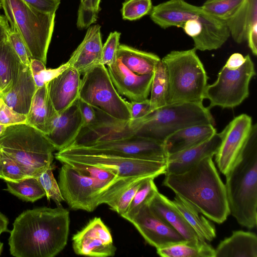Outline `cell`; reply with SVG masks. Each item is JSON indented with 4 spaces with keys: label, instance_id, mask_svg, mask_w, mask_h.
Listing matches in <instances>:
<instances>
[{
    "label": "cell",
    "instance_id": "obj_1",
    "mask_svg": "<svg viewBox=\"0 0 257 257\" xmlns=\"http://www.w3.org/2000/svg\"><path fill=\"white\" fill-rule=\"evenodd\" d=\"M70 213L62 206L23 212L15 220L9 244L16 257H53L67 243Z\"/></svg>",
    "mask_w": 257,
    "mask_h": 257
},
{
    "label": "cell",
    "instance_id": "obj_2",
    "mask_svg": "<svg viewBox=\"0 0 257 257\" xmlns=\"http://www.w3.org/2000/svg\"><path fill=\"white\" fill-rule=\"evenodd\" d=\"M212 158H204L184 173L165 174L162 184L200 213L220 224L226 220L230 210L225 184Z\"/></svg>",
    "mask_w": 257,
    "mask_h": 257
},
{
    "label": "cell",
    "instance_id": "obj_3",
    "mask_svg": "<svg viewBox=\"0 0 257 257\" xmlns=\"http://www.w3.org/2000/svg\"><path fill=\"white\" fill-rule=\"evenodd\" d=\"M230 213L249 229L257 224V125L252 124L241 154L225 175Z\"/></svg>",
    "mask_w": 257,
    "mask_h": 257
},
{
    "label": "cell",
    "instance_id": "obj_4",
    "mask_svg": "<svg viewBox=\"0 0 257 257\" xmlns=\"http://www.w3.org/2000/svg\"><path fill=\"white\" fill-rule=\"evenodd\" d=\"M0 148L28 177L36 178L52 165L56 151L44 133L26 123L7 126L0 136Z\"/></svg>",
    "mask_w": 257,
    "mask_h": 257
},
{
    "label": "cell",
    "instance_id": "obj_5",
    "mask_svg": "<svg viewBox=\"0 0 257 257\" xmlns=\"http://www.w3.org/2000/svg\"><path fill=\"white\" fill-rule=\"evenodd\" d=\"M212 124L214 118L203 103L167 104L140 119L130 121L132 134L163 143L175 132L190 126Z\"/></svg>",
    "mask_w": 257,
    "mask_h": 257
},
{
    "label": "cell",
    "instance_id": "obj_6",
    "mask_svg": "<svg viewBox=\"0 0 257 257\" xmlns=\"http://www.w3.org/2000/svg\"><path fill=\"white\" fill-rule=\"evenodd\" d=\"M196 50H173L161 59L168 76L167 104L203 102L208 77Z\"/></svg>",
    "mask_w": 257,
    "mask_h": 257
},
{
    "label": "cell",
    "instance_id": "obj_7",
    "mask_svg": "<svg viewBox=\"0 0 257 257\" xmlns=\"http://www.w3.org/2000/svg\"><path fill=\"white\" fill-rule=\"evenodd\" d=\"M130 184L125 179L100 181L80 174L67 164H63L59 174L60 189L69 207L89 212L100 204L115 200Z\"/></svg>",
    "mask_w": 257,
    "mask_h": 257
},
{
    "label": "cell",
    "instance_id": "obj_8",
    "mask_svg": "<svg viewBox=\"0 0 257 257\" xmlns=\"http://www.w3.org/2000/svg\"><path fill=\"white\" fill-rule=\"evenodd\" d=\"M2 8L10 27L16 29L22 37L31 59H38L46 64L55 13L40 12L22 0H3Z\"/></svg>",
    "mask_w": 257,
    "mask_h": 257
},
{
    "label": "cell",
    "instance_id": "obj_9",
    "mask_svg": "<svg viewBox=\"0 0 257 257\" xmlns=\"http://www.w3.org/2000/svg\"><path fill=\"white\" fill-rule=\"evenodd\" d=\"M55 158L62 164L76 163L98 167L121 179L155 178L165 174L167 167V161L90 152L71 146L58 151Z\"/></svg>",
    "mask_w": 257,
    "mask_h": 257
},
{
    "label": "cell",
    "instance_id": "obj_10",
    "mask_svg": "<svg viewBox=\"0 0 257 257\" xmlns=\"http://www.w3.org/2000/svg\"><path fill=\"white\" fill-rule=\"evenodd\" d=\"M83 74L79 98L112 118L131 120L128 101L116 91L105 66L97 65Z\"/></svg>",
    "mask_w": 257,
    "mask_h": 257
},
{
    "label": "cell",
    "instance_id": "obj_11",
    "mask_svg": "<svg viewBox=\"0 0 257 257\" xmlns=\"http://www.w3.org/2000/svg\"><path fill=\"white\" fill-rule=\"evenodd\" d=\"M245 59L243 64L235 70H230L224 65L216 80L207 85L204 99L209 100V109L215 106L233 108L248 97L250 81L256 73L250 55H246Z\"/></svg>",
    "mask_w": 257,
    "mask_h": 257
},
{
    "label": "cell",
    "instance_id": "obj_12",
    "mask_svg": "<svg viewBox=\"0 0 257 257\" xmlns=\"http://www.w3.org/2000/svg\"><path fill=\"white\" fill-rule=\"evenodd\" d=\"M71 147L90 152L158 161H167L168 156L163 143L134 134Z\"/></svg>",
    "mask_w": 257,
    "mask_h": 257
},
{
    "label": "cell",
    "instance_id": "obj_13",
    "mask_svg": "<svg viewBox=\"0 0 257 257\" xmlns=\"http://www.w3.org/2000/svg\"><path fill=\"white\" fill-rule=\"evenodd\" d=\"M251 117L245 113L235 117L219 133L221 139L214 155L220 172L226 175L243 150L249 138L252 126Z\"/></svg>",
    "mask_w": 257,
    "mask_h": 257
},
{
    "label": "cell",
    "instance_id": "obj_14",
    "mask_svg": "<svg viewBox=\"0 0 257 257\" xmlns=\"http://www.w3.org/2000/svg\"><path fill=\"white\" fill-rule=\"evenodd\" d=\"M72 247L78 255L112 256L116 247L108 228L100 217H95L73 235Z\"/></svg>",
    "mask_w": 257,
    "mask_h": 257
},
{
    "label": "cell",
    "instance_id": "obj_15",
    "mask_svg": "<svg viewBox=\"0 0 257 257\" xmlns=\"http://www.w3.org/2000/svg\"><path fill=\"white\" fill-rule=\"evenodd\" d=\"M132 223L146 241L157 248L186 240L177 230L155 214L149 204L126 219Z\"/></svg>",
    "mask_w": 257,
    "mask_h": 257
},
{
    "label": "cell",
    "instance_id": "obj_16",
    "mask_svg": "<svg viewBox=\"0 0 257 257\" xmlns=\"http://www.w3.org/2000/svg\"><path fill=\"white\" fill-rule=\"evenodd\" d=\"M110 79L119 95L131 101H141L150 94L153 73L139 75L128 70L118 59L107 66Z\"/></svg>",
    "mask_w": 257,
    "mask_h": 257
},
{
    "label": "cell",
    "instance_id": "obj_17",
    "mask_svg": "<svg viewBox=\"0 0 257 257\" xmlns=\"http://www.w3.org/2000/svg\"><path fill=\"white\" fill-rule=\"evenodd\" d=\"M83 126L78 99L64 110L58 112L50 129L45 135L59 151L69 146L76 139Z\"/></svg>",
    "mask_w": 257,
    "mask_h": 257
},
{
    "label": "cell",
    "instance_id": "obj_18",
    "mask_svg": "<svg viewBox=\"0 0 257 257\" xmlns=\"http://www.w3.org/2000/svg\"><path fill=\"white\" fill-rule=\"evenodd\" d=\"M80 75L76 69L68 67L47 83L49 96L57 113L79 98Z\"/></svg>",
    "mask_w": 257,
    "mask_h": 257
},
{
    "label": "cell",
    "instance_id": "obj_19",
    "mask_svg": "<svg viewBox=\"0 0 257 257\" xmlns=\"http://www.w3.org/2000/svg\"><path fill=\"white\" fill-rule=\"evenodd\" d=\"M221 139L215 133L203 143L168 155L165 174L184 173L208 157H213L220 146Z\"/></svg>",
    "mask_w": 257,
    "mask_h": 257
},
{
    "label": "cell",
    "instance_id": "obj_20",
    "mask_svg": "<svg viewBox=\"0 0 257 257\" xmlns=\"http://www.w3.org/2000/svg\"><path fill=\"white\" fill-rule=\"evenodd\" d=\"M101 26H89L85 37L67 62L69 67L76 69L81 74L101 64L102 43Z\"/></svg>",
    "mask_w": 257,
    "mask_h": 257
},
{
    "label": "cell",
    "instance_id": "obj_21",
    "mask_svg": "<svg viewBox=\"0 0 257 257\" xmlns=\"http://www.w3.org/2000/svg\"><path fill=\"white\" fill-rule=\"evenodd\" d=\"M37 88L30 66L23 64L14 82L0 95L8 106L27 115Z\"/></svg>",
    "mask_w": 257,
    "mask_h": 257
},
{
    "label": "cell",
    "instance_id": "obj_22",
    "mask_svg": "<svg viewBox=\"0 0 257 257\" xmlns=\"http://www.w3.org/2000/svg\"><path fill=\"white\" fill-rule=\"evenodd\" d=\"M217 133L212 124L190 126L178 130L168 137L164 142L168 155L199 145Z\"/></svg>",
    "mask_w": 257,
    "mask_h": 257
},
{
    "label": "cell",
    "instance_id": "obj_23",
    "mask_svg": "<svg viewBox=\"0 0 257 257\" xmlns=\"http://www.w3.org/2000/svg\"><path fill=\"white\" fill-rule=\"evenodd\" d=\"M149 206L155 214L177 230L186 240L201 239L172 201L165 195L158 192Z\"/></svg>",
    "mask_w": 257,
    "mask_h": 257
},
{
    "label": "cell",
    "instance_id": "obj_24",
    "mask_svg": "<svg viewBox=\"0 0 257 257\" xmlns=\"http://www.w3.org/2000/svg\"><path fill=\"white\" fill-rule=\"evenodd\" d=\"M57 114L48 95L47 83L37 88L27 114L26 123L46 135Z\"/></svg>",
    "mask_w": 257,
    "mask_h": 257
},
{
    "label": "cell",
    "instance_id": "obj_25",
    "mask_svg": "<svg viewBox=\"0 0 257 257\" xmlns=\"http://www.w3.org/2000/svg\"><path fill=\"white\" fill-rule=\"evenodd\" d=\"M215 251V257H257V236L249 231H234Z\"/></svg>",
    "mask_w": 257,
    "mask_h": 257
},
{
    "label": "cell",
    "instance_id": "obj_26",
    "mask_svg": "<svg viewBox=\"0 0 257 257\" xmlns=\"http://www.w3.org/2000/svg\"><path fill=\"white\" fill-rule=\"evenodd\" d=\"M234 41H246L249 31L257 25V0H244L235 14L226 22Z\"/></svg>",
    "mask_w": 257,
    "mask_h": 257
},
{
    "label": "cell",
    "instance_id": "obj_27",
    "mask_svg": "<svg viewBox=\"0 0 257 257\" xmlns=\"http://www.w3.org/2000/svg\"><path fill=\"white\" fill-rule=\"evenodd\" d=\"M117 59L130 71L139 75L153 73L161 58L156 54L119 44Z\"/></svg>",
    "mask_w": 257,
    "mask_h": 257
},
{
    "label": "cell",
    "instance_id": "obj_28",
    "mask_svg": "<svg viewBox=\"0 0 257 257\" xmlns=\"http://www.w3.org/2000/svg\"><path fill=\"white\" fill-rule=\"evenodd\" d=\"M172 202L201 239L211 241L216 237L214 225L193 206L176 195Z\"/></svg>",
    "mask_w": 257,
    "mask_h": 257
},
{
    "label": "cell",
    "instance_id": "obj_29",
    "mask_svg": "<svg viewBox=\"0 0 257 257\" xmlns=\"http://www.w3.org/2000/svg\"><path fill=\"white\" fill-rule=\"evenodd\" d=\"M162 257H215V249L205 240H185L157 248Z\"/></svg>",
    "mask_w": 257,
    "mask_h": 257
},
{
    "label": "cell",
    "instance_id": "obj_30",
    "mask_svg": "<svg viewBox=\"0 0 257 257\" xmlns=\"http://www.w3.org/2000/svg\"><path fill=\"white\" fill-rule=\"evenodd\" d=\"M23 65L7 39L0 44L1 92L14 82Z\"/></svg>",
    "mask_w": 257,
    "mask_h": 257
},
{
    "label": "cell",
    "instance_id": "obj_31",
    "mask_svg": "<svg viewBox=\"0 0 257 257\" xmlns=\"http://www.w3.org/2000/svg\"><path fill=\"white\" fill-rule=\"evenodd\" d=\"M168 81L166 68L161 60L153 72L150 102L153 111L167 105Z\"/></svg>",
    "mask_w": 257,
    "mask_h": 257
},
{
    "label": "cell",
    "instance_id": "obj_32",
    "mask_svg": "<svg viewBox=\"0 0 257 257\" xmlns=\"http://www.w3.org/2000/svg\"><path fill=\"white\" fill-rule=\"evenodd\" d=\"M6 182V190L23 200L33 202L46 196L38 178L27 177L18 182Z\"/></svg>",
    "mask_w": 257,
    "mask_h": 257
},
{
    "label": "cell",
    "instance_id": "obj_33",
    "mask_svg": "<svg viewBox=\"0 0 257 257\" xmlns=\"http://www.w3.org/2000/svg\"><path fill=\"white\" fill-rule=\"evenodd\" d=\"M155 178L148 177L142 183L131 202L127 212L121 216L126 219L134 215L144 205L148 204L158 191Z\"/></svg>",
    "mask_w": 257,
    "mask_h": 257
},
{
    "label": "cell",
    "instance_id": "obj_34",
    "mask_svg": "<svg viewBox=\"0 0 257 257\" xmlns=\"http://www.w3.org/2000/svg\"><path fill=\"white\" fill-rule=\"evenodd\" d=\"M244 0H207L202 9L210 15L226 22L236 12Z\"/></svg>",
    "mask_w": 257,
    "mask_h": 257
},
{
    "label": "cell",
    "instance_id": "obj_35",
    "mask_svg": "<svg viewBox=\"0 0 257 257\" xmlns=\"http://www.w3.org/2000/svg\"><path fill=\"white\" fill-rule=\"evenodd\" d=\"M53 169L54 166L52 165L38 177V179L45 192L47 199L52 200L57 206H62L61 202L64 199L59 184L53 175Z\"/></svg>",
    "mask_w": 257,
    "mask_h": 257
},
{
    "label": "cell",
    "instance_id": "obj_36",
    "mask_svg": "<svg viewBox=\"0 0 257 257\" xmlns=\"http://www.w3.org/2000/svg\"><path fill=\"white\" fill-rule=\"evenodd\" d=\"M153 8L151 0H126L121 10L124 20L134 21L150 14Z\"/></svg>",
    "mask_w": 257,
    "mask_h": 257
},
{
    "label": "cell",
    "instance_id": "obj_37",
    "mask_svg": "<svg viewBox=\"0 0 257 257\" xmlns=\"http://www.w3.org/2000/svg\"><path fill=\"white\" fill-rule=\"evenodd\" d=\"M67 164L72 166L80 174L100 181L110 182L121 179L114 173L98 167L76 163Z\"/></svg>",
    "mask_w": 257,
    "mask_h": 257
},
{
    "label": "cell",
    "instance_id": "obj_38",
    "mask_svg": "<svg viewBox=\"0 0 257 257\" xmlns=\"http://www.w3.org/2000/svg\"><path fill=\"white\" fill-rule=\"evenodd\" d=\"M146 178H147L140 179L131 185L117 199L108 203L107 205L111 210L117 212L120 216L125 214L137 191Z\"/></svg>",
    "mask_w": 257,
    "mask_h": 257
},
{
    "label": "cell",
    "instance_id": "obj_39",
    "mask_svg": "<svg viewBox=\"0 0 257 257\" xmlns=\"http://www.w3.org/2000/svg\"><path fill=\"white\" fill-rule=\"evenodd\" d=\"M2 173L6 181L18 182L28 176L21 166L2 152Z\"/></svg>",
    "mask_w": 257,
    "mask_h": 257
},
{
    "label": "cell",
    "instance_id": "obj_40",
    "mask_svg": "<svg viewBox=\"0 0 257 257\" xmlns=\"http://www.w3.org/2000/svg\"><path fill=\"white\" fill-rule=\"evenodd\" d=\"M120 35L117 31L111 32L103 45L101 64L104 66H111L116 62Z\"/></svg>",
    "mask_w": 257,
    "mask_h": 257
},
{
    "label": "cell",
    "instance_id": "obj_41",
    "mask_svg": "<svg viewBox=\"0 0 257 257\" xmlns=\"http://www.w3.org/2000/svg\"><path fill=\"white\" fill-rule=\"evenodd\" d=\"M7 40L22 63L29 66L31 57L29 50L22 37L16 29L10 27Z\"/></svg>",
    "mask_w": 257,
    "mask_h": 257
},
{
    "label": "cell",
    "instance_id": "obj_42",
    "mask_svg": "<svg viewBox=\"0 0 257 257\" xmlns=\"http://www.w3.org/2000/svg\"><path fill=\"white\" fill-rule=\"evenodd\" d=\"M26 115L16 111L3 101L0 107V124L9 126L26 123Z\"/></svg>",
    "mask_w": 257,
    "mask_h": 257
},
{
    "label": "cell",
    "instance_id": "obj_43",
    "mask_svg": "<svg viewBox=\"0 0 257 257\" xmlns=\"http://www.w3.org/2000/svg\"><path fill=\"white\" fill-rule=\"evenodd\" d=\"M78 103L83 120V127H92L97 124L99 118L95 108L80 98L78 99Z\"/></svg>",
    "mask_w": 257,
    "mask_h": 257
},
{
    "label": "cell",
    "instance_id": "obj_44",
    "mask_svg": "<svg viewBox=\"0 0 257 257\" xmlns=\"http://www.w3.org/2000/svg\"><path fill=\"white\" fill-rule=\"evenodd\" d=\"M131 120L142 118L152 112L149 98L141 101H128Z\"/></svg>",
    "mask_w": 257,
    "mask_h": 257
},
{
    "label": "cell",
    "instance_id": "obj_45",
    "mask_svg": "<svg viewBox=\"0 0 257 257\" xmlns=\"http://www.w3.org/2000/svg\"><path fill=\"white\" fill-rule=\"evenodd\" d=\"M29 6L45 13L54 14L58 9L60 0H22Z\"/></svg>",
    "mask_w": 257,
    "mask_h": 257
},
{
    "label": "cell",
    "instance_id": "obj_46",
    "mask_svg": "<svg viewBox=\"0 0 257 257\" xmlns=\"http://www.w3.org/2000/svg\"><path fill=\"white\" fill-rule=\"evenodd\" d=\"M29 66L37 87L40 75L41 72L46 68V64L38 59H30Z\"/></svg>",
    "mask_w": 257,
    "mask_h": 257
},
{
    "label": "cell",
    "instance_id": "obj_47",
    "mask_svg": "<svg viewBox=\"0 0 257 257\" xmlns=\"http://www.w3.org/2000/svg\"><path fill=\"white\" fill-rule=\"evenodd\" d=\"M245 59V56L241 54L235 53L229 57L224 66L230 70H235L243 64Z\"/></svg>",
    "mask_w": 257,
    "mask_h": 257
},
{
    "label": "cell",
    "instance_id": "obj_48",
    "mask_svg": "<svg viewBox=\"0 0 257 257\" xmlns=\"http://www.w3.org/2000/svg\"><path fill=\"white\" fill-rule=\"evenodd\" d=\"M246 41L248 46L254 56L257 55V25L248 32Z\"/></svg>",
    "mask_w": 257,
    "mask_h": 257
},
{
    "label": "cell",
    "instance_id": "obj_49",
    "mask_svg": "<svg viewBox=\"0 0 257 257\" xmlns=\"http://www.w3.org/2000/svg\"><path fill=\"white\" fill-rule=\"evenodd\" d=\"M10 25L5 17L0 15V44L7 39Z\"/></svg>",
    "mask_w": 257,
    "mask_h": 257
},
{
    "label": "cell",
    "instance_id": "obj_50",
    "mask_svg": "<svg viewBox=\"0 0 257 257\" xmlns=\"http://www.w3.org/2000/svg\"><path fill=\"white\" fill-rule=\"evenodd\" d=\"M88 0H80L78 10V17L77 22L79 21L83 17L87 6Z\"/></svg>",
    "mask_w": 257,
    "mask_h": 257
},
{
    "label": "cell",
    "instance_id": "obj_51",
    "mask_svg": "<svg viewBox=\"0 0 257 257\" xmlns=\"http://www.w3.org/2000/svg\"><path fill=\"white\" fill-rule=\"evenodd\" d=\"M8 218L0 212V235L3 232L9 231L8 228Z\"/></svg>",
    "mask_w": 257,
    "mask_h": 257
},
{
    "label": "cell",
    "instance_id": "obj_52",
    "mask_svg": "<svg viewBox=\"0 0 257 257\" xmlns=\"http://www.w3.org/2000/svg\"><path fill=\"white\" fill-rule=\"evenodd\" d=\"M1 158H2V151L0 148V179H3V176L2 173Z\"/></svg>",
    "mask_w": 257,
    "mask_h": 257
},
{
    "label": "cell",
    "instance_id": "obj_53",
    "mask_svg": "<svg viewBox=\"0 0 257 257\" xmlns=\"http://www.w3.org/2000/svg\"><path fill=\"white\" fill-rule=\"evenodd\" d=\"M7 126L0 124V136L4 132V130L5 129L6 127Z\"/></svg>",
    "mask_w": 257,
    "mask_h": 257
},
{
    "label": "cell",
    "instance_id": "obj_54",
    "mask_svg": "<svg viewBox=\"0 0 257 257\" xmlns=\"http://www.w3.org/2000/svg\"><path fill=\"white\" fill-rule=\"evenodd\" d=\"M3 243L0 241V255L2 251Z\"/></svg>",
    "mask_w": 257,
    "mask_h": 257
},
{
    "label": "cell",
    "instance_id": "obj_55",
    "mask_svg": "<svg viewBox=\"0 0 257 257\" xmlns=\"http://www.w3.org/2000/svg\"><path fill=\"white\" fill-rule=\"evenodd\" d=\"M2 102H3V100H2V97L1 96V95H0V107H1V105L2 104Z\"/></svg>",
    "mask_w": 257,
    "mask_h": 257
},
{
    "label": "cell",
    "instance_id": "obj_56",
    "mask_svg": "<svg viewBox=\"0 0 257 257\" xmlns=\"http://www.w3.org/2000/svg\"><path fill=\"white\" fill-rule=\"evenodd\" d=\"M3 0H0V8L2 7Z\"/></svg>",
    "mask_w": 257,
    "mask_h": 257
},
{
    "label": "cell",
    "instance_id": "obj_57",
    "mask_svg": "<svg viewBox=\"0 0 257 257\" xmlns=\"http://www.w3.org/2000/svg\"><path fill=\"white\" fill-rule=\"evenodd\" d=\"M0 92H1V89H0Z\"/></svg>",
    "mask_w": 257,
    "mask_h": 257
}]
</instances>
